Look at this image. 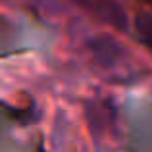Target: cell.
<instances>
[{
    "label": "cell",
    "instance_id": "cell-1",
    "mask_svg": "<svg viewBox=\"0 0 152 152\" xmlns=\"http://www.w3.org/2000/svg\"><path fill=\"white\" fill-rule=\"evenodd\" d=\"M91 48H93L94 56L104 64H114L115 60L119 58V54H121L118 42L110 37H100V39H96V41H93Z\"/></svg>",
    "mask_w": 152,
    "mask_h": 152
},
{
    "label": "cell",
    "instance_id": "cell-2",
    "mask_svg": "<svg viewBox=\"0 0 152 152\" xmlns=\"http://www.w3.org/2000/svg\"><path fill=\"white\" fill-rule=\"evenodd\" d=\"M135 27H137V37L142 42L152 46V15L139 14L137 19H135Z\"/></svg>",
    "mask_w": 152,
    "mask_h": 152
}]
</instances>
